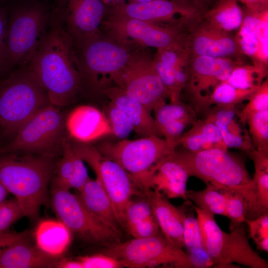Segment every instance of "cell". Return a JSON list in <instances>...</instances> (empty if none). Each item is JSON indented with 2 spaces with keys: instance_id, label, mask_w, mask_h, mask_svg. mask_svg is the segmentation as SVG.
<instances>
[{
  "instance_id": "7dc6e473",
  "label": "cell",
  "mask_w": 268,
  "mask_h": 268,
  "mask_svg": "<svg viewBox=\"0 0 268 268\" xmlns=\"http://www.w3.org/2000/svg\"><path fill=\"white\" fill-rule=\"evenodd\" d=\"M7 25L6 11L0 6V74L4 72L6 61Z\"/></svg>"
},
{
  "instance_id": "8fae6325",
  "label": "cell",
  "mask_w": 268,
  "mask_h": 268,
  "mask_svg": "<svg viewBox=\"0 0 268 268\" xmlns=\"http://www.w3.org/2000/svg\"><path fill=\"white\" fill-rule=\"evenodd\" d=\"M76 153L94 171L96 180L110 198L122 225L125 226L127 206L134 195H144L118 163L103 155L90 144L70 138Z\"/></svg>"
},
{
  "instance_id": "e0dca14e",
  "label": "cell",
  "mask_w": 268,
  "mask_h": 268,
  "mask_svg": "<svg viewBox=\"0 0 268 268\" xmlns=\"http://www.w3.org/2000/svg\"><path fill=\"white\" fill-rule=\"evenodd\" d=\"M201 16L193 20L188 27L184 49L189 57L228 58L243 63L244 55L235 37L212 26Z\"/></svg>"
},
{
  "instance_id": "7402d4cb",
  "label": "cell",
  "mask_w": 268,
  "mask_h": 268,
  "mask_svg": "<svg viewBox=\"0 0 268 268\" xmlns=\"http://www.w3.org/2000/svg\"><path fill=\"white\" fill-rule=\"evenodd\" d=\"M59 260L31 244L28 238L0 250V268H55Z\"/></svg>"
},
{
  "instance_id": "44dd1931",
  "label": "cell",
  "mask_w": 268,
  "mask_h": 268,
  "mask_svg": "<svg viewBox=\"0 0 268 268\" xmlns=\"http://www.w3.org/2000/svg\"><path fill=\"white\" fill-rule=\"evenodd\" d=\"M189 177L173 152L157 166L150 181V189L163 193L168 199L180 198L189 201L186 195Z\"/></svg>"
},
{
  "instance_id": "4316f807",
  "label": "cell",
  "mask_w": 268,
  "mask_h": 268,
  "mask_svg": "<svg viewBox=\"0 0 268 268\" xmlns=\"http://www.w3.org/2000/svg\"><path fill=\"white\" fill-rule=\"evenodd\" d=\"M70 230L60 221H41L35 232L37 246L53 257H59L67 249L71 240Z\"/></svg>"
},
{
  "instance_id": "cb8c5ba5",
  "label": "cell",
  "mask_w": 268,
  "mask_h": 268,
  "mask_svg": "<svg viewBox=\"0 0 268 268\" xmlns=\"http://www.w3.org/2000/svg\"><path fill=\"white\" fill-rule=\"evenodd\" d=\"M102 91L112 103L127 114L132 122L133 131L142 137L158 136L151 112L139 102L119 86L104 89Z\"/></svg>"
},
{
  "instance_id": "60d3db41",
  "label": "cell",
  "mask_w": 268,
  "mask_h": 268,
  "mask_svg": "<svg viewBox=\"0 0 268 268\" xmlns=\"http://www.w3.org/2000/svg\"><path fill=\"white\" fill-rule=\"evenodd\" d=\"M249 229V236L258 249L268 252V213L253 220H245Z\"/></svg>"
},
{
  "instance_id": "6da1fadb",
  "label": "cell",
  "mask_w": 268,
  "mask_h": 268,
  "mask_svg": "<svg viewBox=\"0 0 268 268\" xmlns=\"http://www.w3.org/2000/svg\"><path fill=\"white\" fill-rule=\"evenodd\" d=\"M26 65L38 76L54 106L70 105L83 88L72 40L52 15L45 35Z\"/></svg>"
},
{
  "instance_id": "4dcf8cb0",
  "label": "cell",
  "mask_w": 268,
  "mask_h": 268,
  "mask_svg": "<svg viewBox=\"0 0 268 268\" xmlns=\"http://www.w3.org/2000/svg\"><path fill=\"white\" fill-rule=\"evenodd\" d=\"M267 68L257 65L237 64L226 82L242 89H257L267 76Z\"/></svg>"
},
{
  "instance_id": "f546056e",
  "label": "cell",
  "mask_w": 268,
  "mask_h": 268,
  "mask_svg": "<svg viewBox=\"0 0 268 268\" xmlns=\"http://www.w3.org/2000/svg\"><path fill=\"white\" fill-rule=\"evenodd\" d=\"M256 89H239L232 86L226 81L221 82L214 87L205 99L200 112L204 114L212 105L235 107L242 101L248 100Z\"/></svg>"
},
{
  "instance_id": "836d02e7",
  "label": "cell",
  "mask_w": 268,
  "mask_h": 268,
  "mask_svg": "<svg viewBox=\"0 0 268 268\" xmlns=\"http://www.w3.org/2000/svg\"><path fill=\"white\" fill-rule=\"evenodd\" d=\"M153 111L157 135L158 130L167 123L184 119H197L194 109L180 101L170 104L163 103L156 107Z\"/></svg>"
},
{
  "instance_id": "f6af8a7d",
  "label": "cell",
  "mask_w": 268,
  "mask_h": 268,
  "mask_svg": "<svg viewBox=\"0 0 268 268\" xmlns=\"http://www.w3.org/2000/svg\"><path fill=\"white\" fill-rule=\"evenodd\" d=\"M129 233L134 238H143L155 236L160 231L153 214L140 223L127 229Z\"/></svg>"
},
{
  "instance_id": "74e56055",
  "label": "cell",
  "mask_w": 268,
  "mask_h": 268,
  "mask_svg": "<svg viewBox=\"0 0 268 268\" xmlns=\"http://www.w3.org/2000/svg\"><path fill=\"white\" fill-rule=\"evenodd\" d=\"M112 134L120 138L127 137L133 131L132 122L127 114L111 102L106 109V115Z\"/></svg>"
},
{
  "instance_id": "3957f363",
  "label": "cell",
  "mask_w": 268,
  "mask_h": 268,
  "mask_svg": "<svg viewBox=\"0 0 268 268\" xmlns=\"http://www.w3.org/2000/svg\"><path fill=\"white\" fill-rule=\"evenodd\" d=\"M174 155L189 176L196 177L218 190H233L240 193L245 202V218L251 219L254 186L240 158L219 148L199 151L175 150Z\"/></svg>"
},
{
  "instance_id": "7bdbcfd3",
  "label": "cell",
  "mask_w": 268,
  "mask_h": 268,
  "mask_svg": "<svg viewBox=\"0 0 268 268\" xmlns=\"http://www.w3.org/2000/svg\"><path fill=\"white\" fill-rule=\"evenodd\" d=\"M77 260L81 268H124L121 261L104 254L81 257Z\"/></svg>"
},
{
  "instance_id": "f35d334b",
  "label": "cell",
  "mask_w": 268,
  "mask_h": 268,
  "mask_svg": "<svg viewBox=\"0 0 268 268\" xmlns=\"http://www.w3.org/2000/svg\"><path fill=\"white\" fill-rule=\"evenodd\" d=\"M249 102L240 111L237 112L240 122L245 125L247 117L254 113L268 110V79L267 78L250 96Z\"/></svg>"
},
{
  "instance_id": "681fc988",
  "label": "cell",
  "mask_w": 268,
  "mask_h": 268,
  "mask_svg": "<svg viewBox=\"0 0 268 268\" xmlns=\"http://www.w3.org/2000/svg\"><path fill=\"white\" fill-rule=\"evenodd\" d=\"M254 163L255 168L268 172V152L253 148L247 152Z\"/></svg>"
},
{
  "instance_id": "f907efd6",
  "label": "cell",
  "mask_w": 268,
  "mask_h": 268,
  "mask_svg": "<svg viewBox=\"0 0 268 268\" xmlns=\"http://www.w3.org/2000/svg\"><path fill=\"white\" fill-rule=\"evenodd\" d=\"M244 4L246 9L252 11L262 12L268 10V0H238Z\"/></svg>"
},
{
  "instance_id": "52a82bcc",
  "label": "cell",
  "mask_w": 268,
  "mask_h": 268,
  "mask_svg": "<svg viewBox=\"0 0 268 268\" xmlns=\"http://www.w3.org/2000/svg\"><path fill=\"white\" fill-rule=\"evenodd\" d=\"M197 215L203 248L214 267L235 268L237 263L251 268H268L267 261L251 247L242 223L226 233L214 219V214L194 206Z\"/></svg>"
},
{
  "instance_id": "4fadbf2b",
  "label": "cell",
  "mask_w": 268,
  "mask_h": 268,
  "mask_svg": "<svg viewBox=\"0 0 268 268\" xmlns=\"http://www.w3.org/2000/svg\"><path fill=\"white\" fill-rule=\"evenodd\" d=\"M51 203L58 220L82 239L109 244L119 242L120 233L92 214L78 194L52 187Z\"/></svg>"
},
{
  "instance_id": "30bf717a",
  "label": "cell",
  "mask_w": 268,
  "mask_h": 268,
  "mask_svg": "<svg viewBox=\"0 0 268 268\" xmlns=\"http://www.w3.org/2000/svg\"><path fill=\"white\" fill-rule=\"evenodd\" d=\"M104 254L126 268H193L187 252L171 243L161 231L155 236L109 244Z\"/></svg>"
},
{
  "instance_id": "11a10c76",
  "label": "cell",
  "mask_w": 268,
  "mask_h": 268,
  "mask_svg": "<svg viewBox=\"0 0 268 268\" xmlns=\"http://www.w3.org/2000/svg\"><path fill=\"white\" fill-rule=\"evenodd\" d=\"M151 0H129V1L128 2H144L150 1Z\"/></svg>"
},
{
  "instance_id": "2e32d148",
  "label": "cell",
  "mask_w": 268,
  "mask_h": 268,
  "mask_svg": "<svg viewBox=\"0 0 268 268\" xmlns=\"http://www.w3.org/2000/svg\"><path fill=\"white\" fill-rule=\"evenodd\" d=\"M239 64L243 63L228 58L189 57L188 78L184 88L196 112H200L203 103L214 87L226 81Z\"/></svg>"
},
{
  "instance_id": "f1b7e54d",
  "label": "cell",
  "mask_w": 268,
  "mask_h": 268,
  "mask_svg": "<svg viewBox=\"0 0 268 268\" xmlns=\"http://www.w3.org/2000/svg\"><path fill=\"white\" fill-rule=\"evenodd\" d=\"M201 17L216 28L229 32L240 27L243 20V10L239 5L238 0H219Z\"/></svg>"
},
{
  "instance_id": "d6a6232c",
  "label": "cell",
  "mask_w": 268,
  "mask_h": 268,
  "mask_svg": "<svg viewBox=\"0 0 268 268\" xmlns=\"http://www.w3.org/2000/svg\"><path fill=\"white\" fill-rule=\"evenodd\" d=\"M73 149L69 136L66 138L61 159L56 163L52 178V187L69 190V184L72 178L74 165Z\"/></svg>"
},
{
  "instance_id": "d590c367",
  "label": "cell",
  "mask_w": 268,
  "mask_h": 268,
  "mask_svg": "<svg viewBox=\"0 0 268 268\" xmlns=\"http://www.w3.org/2000/svg\"><path fill=\"white\" fill-rule=\"evenodd\" d=\"M253 183L255 203L252 220L268 213V172L255 168Z\"/></svg>"
},
{
  "instance_id": "db71d44e",
  "label": "cell",
  "mask_w": 268,
  "mask_h": 268,
  "mask_svg": "<svg viewBox=\"0 0 268 268\" xmlns=\"http://www.w3.org/2000/svg\"><path fill=\"white\" fill-rule=\"evenodd\" d=\"M186 1L191 2L194 4L200 7V5L203 3H205L210 1L211 0H186Z\"/></svg>"
},
{
  "instance_id": "ab89813d",
  "label": "cell",
  "mask_w": 268,
  "mask_h": 268,
  "mask_svg": "<svg viewBox=\"0 0 268 268\" xmlns=\"http://www.w3.org/2000/svg\"><path fill=\"white\" fill-rule=\"evenodd\" d=\"M153 214L151 206L146 197L145 199L135 200L132 199L126 209L125 226L128 229Z\"/></svg>"
},
{
  "instance_id": "5bb4252c",
  "label": "cell",
  "mask_w": 268,
  "mask_h": 268,
  "mask_svg": "<svg viewBox=\"0 0 268 268\" xmlns=\"http://www.w3.org/2000/svg\"><path fill=\"white\" fill-rule=\"evenodd\" d=\"M113 79L129 96L150 112L166 103L165 99L169 98L153 61L144 55L134 53L126 67Z\"/></svg>"
},
{
  "instance_id": "7c38bea8",
  "label": "cell",
  "mask_w": 268,
  "mask_h": 268,
  "mask_svg": "<svg viewBox=\"0 0 268 268\" xmlns=\"http://www.w3.org/2000/svg\"><path fill=\"white\" fill-rule=\"evenodd\" d=\"M190 23V20L183 19L174 25L161 26L154 22L107 15L101 26L120 39L131 38L141 46L157 49L185 50Z\"/></svg>"
},
{
  "instance_id": "277c9868",
  "label": "cell",
  "mask_w": 268,
  "mask_h": 268,
  "mask_svg": "<svg viewBox=\"0 0 268 268\" xmlns=\"http://www.w3.org/2000/svg\"><path fill=\"white\" fill-rule=\"evenodd\" d=\"M51 105L37 74L27 65L19 66L0 81L1 135L9 140L28 121Z\"/></svg>"
},
{
  "instance_id": "9c48e42d",
  "label": "cell",
  "mask_w": 268,
  "mask_h": 268,
  "mask_svg": "<svg viewBox=\"0 0 268 268\" xmlns=\"http://www.w3.org/2000/svg\"><path fill=\"white\" fill-rule=\"evenodd\" d=\"M51 14L38 3L24 4L12 10L8 22L4 72L27 64L45 35Z\"/></svg>"
},
{
  "instance_id": "ee69618b",
  "label": "cell",
  "mask_w": 268,
  "mask_h": 268,
  "mask_svg": "<svg viewBox=\"0 0 268 268\" xmlns=\"http://www.w3.org/2000/svg\"><path fill=\"white\" fill-rule=\"evenodd\" d=\"M189 55L185 50L158 49L155 59L175 68L188 67Z\"/></svg>"
},
{
  "instance_id": "f5cc1de1",
  "label": "cell",
  "mask_w": 268,
  "mask_h": 268,
  "mask_svg": "<svg viewBox=\"0 0 268 268\" xmlns=\"http://www.w3.org/2000/svg\"><path fill=\"white\" fill-rule=\"evenodd\" d=\"M105 5L107 7L113 6L119 3L126 2L127 0H102Z\"/></svg>"
},
{
  "instance_id": "7a4b0ae2",
  "label": "cell",
  "mask_w": 268,
  "mask_h": 268,
  "mask_svg": "<svg viewBox=\"0 0 268 268\" xmlns=\"http://www.w3.org/2000/svg\"><path fill=\"white\" fill-rule=\"evenodd\" d=\"M56 163L55 158L40 155H0V182L15 197L24 216L31 220L38 217L46 201Z\"/></svg>"
},
{
  "instance_id": "ba28073f",
  "label": "cell",
  "mask_w": 268,
  "mask_h": 268,
  "mask_svg": "<svg viewBox=\"0 0 268 268\" xmlns=\"http://www.w3.org/2000/svg\"><path fill=\"white\" fill-rule=\"evenodd\" d=\"M66 117L59 107L53 105L47 107L0 146V155L36 154L55 159L61 156L65 140L68 136Z\"/></svg>"
},
{
  "instance_id": "c3c4849f",
  "label": "cell",
  "mask_w": 268,
  "mask_h": 268,
  "mask_svg": "<svg viewBox=\"0 0 268 268\" xmlns=\"http://www.w3.org/2000/svg\"><path fill=\"white\" fill-rule=\"evenodd\" d=\"M27 231L20 232L8 231L0 233V250L11 244L28 238Z\"/></svg>"
},
{
  "instance_id": "bcb514c9",
  "label": "cell",
  "mask_w": 268,
  "mask_h": 268,
  "mask_svg": "<svg viewBox=\"0 0 268 268\" xmlns=\"http://www.w3.org/2000/svg\"><path fill=\"white\" fill-rule=\"evenodd\" d=\"M73 162L74 171L69 184V189H74L78 191L84 186L90 177L83 160L76 153L74 149Z\"/></svg>"
},
{
  "instance_id": "8d00e7d4",
  "label": "cell",
  "mask_w": 268,
  "mask_h": 268,
  "mask_svg": "<svg viewBox=\"0 0 268 268\" xmlns=\"http://www.w3.org/2000/svg\"><path fill=\"white\" fill-rule=\"evenodd\" d=\"M223 195L227 217L230 220V229L232 230L239 224L245 222V200L238 192L233 190H219Z\"/></svg>"
},
{
  "instance_id": "9f6ffc18",
  "label": "cell",
  "mask_w": 268,
  "mask_h": 268,
  "mask_svg": "<svg viewBox=\"0 0 268 268\" xmlns=\"http://www.w3.org/2000/svg\"></svg>"
},
{
  "instance_id": "9a60e30c",
  "label": "cell",
  "mask_w": 268,
  "mask_h": 268,
  "mask_svg": "<svg viewBox=\"0 0 268 268\" xmlns=\"http://www.w3.org/2000/svg\"><path fill=\"white\" fill-rule=\"evenodd\" d=\"M107 9L102 0H55L51 15L75 43L101 31Z\"/></svg>"
},
{
  "instance_id": "603a6c76",
  "label": "cell",
  "mask_w": 268,
  "mask_h": 268,
  "mask_svg": "<svg viewBox=\"0 0 268 268\" xmlns=\"http://www.w3.org/2000/svg\"><path fill=\"white\" fill-rule=\"evenodd\" d=\"M238 110L235 107L214 106L204 114L205 118L218 128L222 139L227 148H236L247 152L253 149L250 136L236 122Z\"/></svg>"
},
{
  "instance_id": "484cf974",
  "label": "cell",
  "mask_w": 268,
  "mask_h": 268,
  "mask_svg": "<svg viewBox=\"0 0 268 268\" xmlns=\"http://www.w3.org/2000/svg\"><path fill=\"white\" fill-rule=\"evenodd\" d=\"M190 130L182 134L178 143L186 150L199 151L212 148L227 150L217 126L205 118L197 120Z\"/></svg>"
},
{
  "instance_id": "1f68e13d",
  "label": "cell",
  "mask_w": 268,
  "mask_h": 268,
  "mask_svg": "<svg viewBox=\"0 0 268 268\" xmlns=\"http://www.w3.org/2000/svg\"><path fill=\"white\" fill-rule=\"evenodd\" d=\"M188 198L198 207L213 214L227 216L225 198L220 191L210 185L201 191H187Z\"/></svg>"
},
{
  "instance_id": "816d5d0a",
  "label": "cell",
  "mask_w": 268,
  "mask_h": 268,
  "mask_svg": "<svg viewBox=\"0 0 268 268\" xmlns=\"http://www.w3.org/2000/svg\"><path fill=\"white\" fill-rule=\"evenodd\" d=\"M9 194V192L0 182V205L7 200Z\"/></svg>"
},
{
  "instance_id": "b9f144b4",
  "label": "cell",
  "mask_w": 268,
  "mask_h": 268,
  "mask_svg": "<svg viewBox=\"0 0 268 268\" xmlns=\"http://www.w3.org/2000/svg\"><path fill=\"white\" fill-rule=\"evenodd\" d=\"M24 216L16 200H7L0 205V233L7 231L13 223Z\"/></svg>"
},
{
  "instance_id": "5b68a950",
  "label": "cell",
  "mask_w": 268,
  "mask_h": 268,
  "mask_svg": "<svg viewBox=\"0 0 268 268\" xmlns=\"http://www.w3.org/2000/svg\"><path fill=\"white\" fill-rule=\"evenodd\" d=\"M179 145L156 135L117 142H104L96 147L104 156L115 161L130 175L145 195L159 163Z\"/></svg>"
},
{
  "instance_id": "ffe728a7",
  "label": "cell",
  "mask_w": 268,
  "mask_h": 268,
  "mask_svg": "<svg viewBox=\"0 0 268 268\" xmlns=\"http://www.w3.org/2000/svg\"><path fill=\"white\" fill-rule=\"evenodd\" d=\"M145 196L161 232L173 244L184 248L183 222L187 207L192 204L191 201H186L183 205L178 207L159 192L149 191Z\"/></svg>"
},
{
  "instance_id": "8992f818",
  "label": "cell",
  "mask_w": 268,
  "mask_h": 268,
  "mask_svg": "<svg viewBox=\"0 0 268 268\" xmlns=\"http://www.w3.org/2000/svg\"><path fill=\"white\" fill-rule=\"evenodd\" d=\"M129 42L108 33L105 36L100 31L73 43L83 88L98 90L100 75L110 74L113 78L126 67L134 54L131 52Z\"/></svg>"
},
{
  "instance_id": "e575fe53",
  "label": "cell",
  "mask_w": 268,
  "mask_h": 268,
  "mask_svg": "<svg viewBox=\"0 0 268 268\" xmlns=\"http://www.w3.org/2000/svg\"><path fill=\"white\" fill-rule=\"evenodd\" d=\"M245 124L254 148L268 152V110L249 115Z\"/></svg>"
},
{
  "instance_id": "d4e9b609",
  "label": "cell",
  "mask_w": 268,
  "mask_h": 268,
  "mask_svg": "<svg viewBox=\"0 0 268 268\" xmlns=\"http://www.w3.org/2000/svg\"><path fill=\"white\" fill-rule=\"evenodd\" d=\"M78 192L81 201L92 214L120 233L119 226L122 224L110 198L96 179L89 178Z\"/></svg>"
},
{
  "instance_id": "83f0119b",
  "label": "cell",
  "mask_w": 268,
  "mask_h": 268,
  "mask_svg": "<svg viewBox=\"0 0 268 268\" xmlns=\"http://www.w3.org/2000/svg\"><path fill=\"white\" fill-rule=\"evenodd\" d=\"M183 240L193 268H209L212 265L211 259L203 248L198 222L193 212L185 213Z\"/></svg>"
},
{
  "instance_id": "d6986e66",
  "label": "cell",
  "mask_w": 268,
  "mask_h": 268,
  "mask_svg": "<svg viewBox=\"0 0 268 268\" xmlns=\"http://www.w3.org/2000/svg\"><path fill=\"white\" fill-rule=\"evenodd\" d=\"M66 126L70 138L82 142L90 143L112 134L105 113L89 105H80L71 111L66 115Z\"/></svg>"
},
{
  "instance_id": "ac0fdd59",
  "label": "cell",
  "mask_w": 268,
  "mask_h": 268,
  "mask_svg": "<svg viewBox=\"0 0 268 268\" xmlns=\"http://www.w3.org/2000/svg\"><path fill=\"white\" fill-rule=\"evenodd\" d=\"M194 19L201 16L200 7L186 0H153L123 2L107 7L106 15L134 18L152 22L175 21V15Z\"/></svg>"
}]
</instances>
